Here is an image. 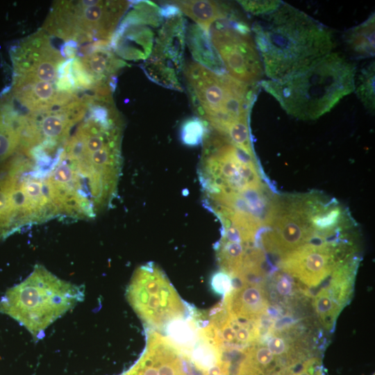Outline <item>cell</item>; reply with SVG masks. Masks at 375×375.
Returning a JSON list of instances; mask_svg holds the SVG:
<instances>
[{
    "mask_svg": "<svg viewBox=\"0 0 375 375\" xmlns=\"http://www.w3.org/2000/svg\"><path fill=\"white\" fill-rule=\"evenodd\" d=\"M252 31L265 74L281 81L301 74L332 52V31L284 2L261 16Z\"/></svg>",
    "mask_w": 375,
    "mask_h": 375,
    "instance_id": "cell-2",
    "label": "cell"
},
{
    "mask_svg": "<svg viewBox=\"0 0 375 375\" xmlns=\"http://www.w3.org/2000/svg\"><path fill=\"white\" fill-rule=\"evenodd\" d=\"M161 7L164 17L153 51L142 65L152 81L169 89L182 91L185 22L180 10L171 1Z\"/></svg>",
    "mask_w": 375,
    "mask_h": 375,
    "instance_id": "cell-9",
    "label": "cell"
},
{
    "mask_svg": "<svg viewBox=\"0 0 375 375\" xmlns=\"http://www.w3.org/2000/svg\"><path fill=\"white\" fill-rule=\"evenodd\" d=\"M126 298L149 326L163 328L170 321L185 317L190 308L184 303L163 271L154 262L140 266L126 289Z\"/></svg>",
    "mask_w": 375,
    "mask_h": 375,
    "instance_id": "cell-7",
    "label": "cell"
},
{
    "mask_svg": "<svg viewBox=\"0 0 375 375\" xmlns=\"http://www.w3.org/2000/svg\"><path fill=\"white\" fill-rule=\"evenodd\" d=\"M210 286L215 294L226 296L233 290L232 278L226 272L219 270L211 276Z\"/></svg>",
    "mask_w": 375,
    "mask_h": 375,
    "instance_id": "cell-20",
    "label": "cell"
},
{
    "mask_svg": "<svg viewBox=\"0 0 375 375\" xmlns=\"http://www.w3.org/2000/svg\"><path fill=\"white\" fill-rule=\"evenodd\" d=\"M171 2L182 13L193 19L207 33L214 22L224 19L228 15L226 8L214 1L188 0L172 1Z\"/></svg>",
    "mask_w": 375,
    "mask_h": 375,
    "instance_id": "cell-14",
    "label": "cell"
},
{
    "mask_svg": "<svg viewBox=\"0 0 375 375\" xmlns=\"http://www.w3.org/2000/svg\"><path fill=\"white\" fill-rule=\"evenodd\" d=\"M19 139L17 114L0 115V165L17 152Z\"/></svg>",
    "mask_w": 375,
    "mask_h": 375,
    "instance_id": "cell-16",
    "label": "cell"
},
{
    "mask_svg": "<svg viewBox=\"0 0 375 375\" xmlns=\"http://www.w3.org/2000/svg\"><path fill=\"white\" fill-rule=\"evenodd\" d=\"M208 35L231 77L251 85L261 80L262 63L247 24L228 15L211 25Z\"/></svg>",
    "mask_w": 375,
    "mask_h": 375,
    "instance_id": "cell-8",
    "label": "cell"
},
{
    "mask_svg": "<svg viewBox=\"0 0 375 375\" xmlns=\"http://www.w3.org/2000/svg\"><path fill=\"white\" fill-rule=\"evenodd\" d=\"M248 360L251 363L267 367L274 360V355L265 346H258L248 351Z\"/></svg>",
    "mask_w": 375,
    "mask_h": 375,
    "instance_id": "cell-22",
    "label": "cell"
},
{
    "mask_svg": "<svg viewBox=\"0 0 375 375\" xmlns=\"http://www.w3.org/2000/svg\"><path fill=\"white\" fill-rule=\"evenodd\" d=\"M226 310L235 317L256 320L267 310L264 290L258 285L244 284L225 296L223 303Z\"/></svg>",
    "mask_w": 375,
    "mask_h": 375,
    "instance_id": "cell-11",
    "label": "cell"
},
{
    "mask_svg": "<svg viewBox=\"0 0 375 375\" xmlns=\"http://www.w3.org/2000/svg\"><path fill=\"white\" fill-rule=\"evenodd\" d=\"M274 287L276 294L281 297H289L294 291L292 278L286 274H278L274 278Z\"/></svg>",
    "mask_w": 375,
    "mask_h": 375,
    "instance_id": "cell-23",
    "label": "cell"
},
{
    "mask_svg": "<svg viewBox=\"0 0 375 375\" xmlns=\"http://www.w3.org/2000/svg\"><path fill=\"white\" fill-rule=\"evenodd\" d=\"M296 375H312L310 373H308V372H300Z\"/></svg>",
    "mask_w": 375,
    "mask_h": 375,
    "instance_id": "cell-25",
    "label": "cell"
},
{
    "mask_svg": "<svg viewBox=\"0 0 375 375\" xmlns=\"http://www.w3.org/2000/svg\"><path fill=\"white\" fill-rule=\"evenodd\" d=\"M185 37L196 62L217 74H225V69L210 42L208 33L197 24H192L189 27Z\"/></svg>",
    "mask_w": 375,
    "mask_h": 375,
    "instance_id": "cell-13",
    "label": "cell"
},
{
    "mask_svg": "<svg viewBox=\"0 0 375 375\" xmlns=\"http://www.w3.org/2000/svg\"><path fill=\"white\" fill-rule=\"evenodd\" d=\"M183 76L193 108L207 127L238 147L253 149L249 113L255 85L217 74L196 62L184 65Z\"/></svg>",
    "mask_w": 375,
    "mask_h": 375,
    "instance_id": "cell-3",
    "label": "cell"
},
{
    "mask_svg": "<svg viewBox=\"0 0 375 375\" xmlns=\"http://www.w3.org/2000/svg\"><path fill=\"white\" fill-rule=\"evenodd\" d=\"M208 132L206 124L198 117H192L183 121L180 127L181 142L190 147L202 144Z\"/></svg>",
    "mask_w": 375,
    "mask_h": 375,
    "instance_id": "cell-18",
    "label": "cell"
},
{
    "mask_svg": "<svg viewBox=\"0 0 375 375\" xmlns=\"http://www.w3.org/2000/svg\"><path fill=\"white\" fill-rule=\"evenodd\" d=\"M83 298L80 285L63 281L38 265L1 299L0 312L15 319L38 340L47 327Z\"/></svg>",
    "mask_w": 375,
    "mask_h": 375,
    "instance_id": "cell-5",
    "label": "cell"
},
{
    "mask_svg": "<svg viewBox=\"0 0 375 375\" xmlns=\"http://www.w3.org/2000/svg\"><path fill=\"white\" fill-rule=\"evenodd\" d=\"M247 12L256 15H264L276 9L281 1H239Z\"/></svg>",
    "mask_w": 375,
    "mask_h": 375,
    "instance_id": "cell-21",
    "label": "cell"
},
{
    "mask_svg": "<svg viewBox=\"0 0 375 375\" xmlns=\"http://www.w3.org/2000/svg\"><path fill=\"white\" fill-rule=\"evenodd\" d=\"M130 6L127 1H57L42 28L78 44H110L121 18Z\"/></svg>",
    "mask_w": 375,
    "mask_h": 375,
    "instance_id": "cell-6",
    "label": "cell"
},
{
    "mask_svg": "<svg viewBox=\"0 0 375 375\" xmlns=\"http://www.w3.org/2000/svg\"><path fill=\"white\" fill-rule=\"evenodd\" d=\"M355 75L353 63L331 52L301 74L260 84L288 115L300 120H315L353 92Z\"/></svg>",
    "mask_w": 375,
    "mask_h": 375,
    "instance_id": "cell-4",
    "label": "cell"
},
{
    "mask_svg": "<svg viewBox=\"0 0 375 375\" xmlns=\"http://www.w3.org/2000/svg\"><path fill=\"white\" fill-rule=\"evenodd\" d=\"M374 77L375 65L373 61L362 69L356 88L361 102L367 109L373 112L375 108Z\"/></svg>",
    "mask_w": 375,
    "mask_h": 375,
    "instance_id": "cell-17",
    "label": "cell"
},
{
    "mask_svg": "<svg viewBox=\"0 0 375 375\" xmlns=\"http://www.w3.org/2000/svg\"><path fill=\"white\" fill-rule=\"evenodd\" d=\"M161 7L149 1L134 3L117 27L110 47L121 58L147 60L163 22Z\"/></svg>",
    "mask_w": 375,
    "mask_h": 375,
    "instance_id": "cell-10",
    "label": "cell"
},
{
    "mask_svg": "<svg viewBox=\"0 0 375 375\" xmlns=\"http://www.w3.org/2000/svg\"><path fill=\"white\" fill-rule=\"evenodd\" d=\"M63 40L58 44L57 37L42 28L15 50V93L24 111L59 109L92 94L72 68L77 44Z\"/></svg>",
    "mask_w": 375,
    "mask_h": 375,
    "instance_id": "cell-1",
    "label": "cell"
},
{
    "mask_svg": "<svg viewBox=\"0 0 375 375\" xmlns=\"http://www.w3.org/2000/svg\"><path fill=\"white\" fill-rule=\"evenodd\" d=\"M374 22L375 17L373 13L364 22L346 32L344 42L356 56L365 58L374 56Z\"/></svg>",
    "mask_w": 375,
    "mask_h": 375,
    "instance_id": "cell-15",
    "label": "cell"
},
{
    "mask_svg": "<svg viewBox=\"0 0 375 375\" xmlns=\"http://www.w3.org/2000/svg\"><path fill=\"white\" fill-rule=\"evenodd\" d=\"M267 348L273 355L280 356L286 351L288 345L282 337L274 335L267 340Z\"/></svg>",
    "mask_w": 375,
    "mask_h": 375,
    "instance_id": "cell-24",
    "label": "cell"
},
{
    "mask_svg": "<svg viewBox=\"0 0 375 375\" xmlns=\"http://www.w3.org/2000/svg\"><path fill=\"white\" fill-rule=\"evenodd\" d=\"M165 338L184 356H190L199 338V326L192 308L188 316L176 318L163 328Z\"/></svg>",
    "mask_w": 375,
    "mask_h": 375,
    "instance_id": "cell-12",
    "label": "cell"
},
{
    "mask_svg": "<svg viewBox=\"0 0 375 375\" xmlns=\"http://www.w3.org/2000/svg\"><path fill=\"white\" fill-rule=\"evenodd\" d=\"M313 307L324 326L329 328L335 321L341 307L321 290L313 300Z\"/></svg>",
    "mask_w": 375,
    "mask_h": 375,
    "instance_id": "cell-19",
    "label": "cell"
}]
</instances>
